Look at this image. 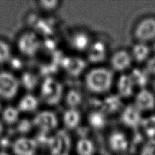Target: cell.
<instances>
[{
    "mask_svg": "<svg viewBox=\"0 0 155 155\" xmlns=\"http://www.w3.org/2000/svg\"><path fill=\"white\" fill-rule=\"evenodd\" d=\"M116 87L117 94L122 99H128L133 96L135 90V86L128 73H122L116 81Z\"/></svg>",
    "mask_w": 155,
    "mask_h": 155,
    "instance_id": "16",
    "label": "cell"
},
{
    "mask_svg": "<svg viewBox=\"0 0 155 155\" xmlns=\"http://www.w3.org/2000/svg\"><path fill=\"white\" fill-rule=\"evenodd\" d=\"M76 149L78 155H93L95 151L94 143L87 137L79 139L76 143Z\"/></svg>",
    "mask_w": 155,
    "mask_h": 155,
    "instance_id": "24",
    "label": "cell"
},
{
    "mask_svg": "<svg viewBox=\"0 0 155 155\" xmlns=\"http://www.w3.org/2000/svg\"><path fill=\"white\" fill-rule=\"evenodd\" d=\"M140 155H155V139H149L143 145Z\"/></svg>",
    "mask_w": 155,
    "mask_h": 155,
    "instance_id": "31",
    "label": "cell"
},
{
    "mask_svg": "<svg viewBox=\"0 0 155 155\" xmlns=\"http://www.w3.org/2000/svg\"><path fill=\"white\" fill-rule=\"evenodd\" d=\"M136 88H145L148 84L150 75L144 68L134 67L128 73Z\"/></svg>",
    "mask_w": 155,
    "mask_h": 155,
    "instance_id": "21",
    "label": "cell"
},
{
    "mask_svg": "<svg viewBox=\"0 0 155 155\" xmlns=\"http://www.w3.org/2000/svg\"><path fill=\"white\" fill-rule=\"evenodd\" d=\"M65 91L62 82L53 76L44 78L41 84L40 95L49 106H56L64 99Z\"/></svg>",
    "mask_w": 155,
    "mask_h": 155,
    "instance_id": "2",
    "label": "cell"
},
{
    "mask_svg": "<svg viewBox=\"0 0 155 155\" xmlns=\"http://www.w3.org/2000/svg\"><path fill=\"white\" fill-rule=\"evenodd\" d=\"M0 155H10V154L4 150H0Z\"/></svg>",
    "mask_w": 155,
    "mask_h": 155,
    "instance_id": "35",
    "label": "cell"
},
{
    "mask_svg": "<svg viewBox=\"0 0 155 155\" xmlns=\"http://www.w3.org/2000/svg\"><path fill=\"white\" fill-rule=\"evenodd\" d=\"M87 120L91 128L100 130L103 129L107 124V114L99 108H94L88 113Z\"/></svg>",
    "mask_w": 155,
    "mask_h": 155,
    "instance_id": "18",
    "label": "cell"
},
{
    "mask_svg": "<svg viewBox=\"0 0 155 155\" xmlns=\"http://www.w3.org/2000/svg\"><path fill=\"white\" fill-rule=\"evenodd\" d=\"M108 140L110 148L115 153H124L129 147L128 137L120 130H116L113 131L110 134Z\"/></svg>",
    "mask_w": 155,
    "mask_h": 155,
    "instance_id": "15",
    "label": "cell"
},
{
    "mask_svg": "<svg viewBox=\"0 0 155 155\" xmlns=\"http://www.w3.org/2000/svg\"><path fill=\"white\" fill-rule=\"evenodd\" d=\"M38 144L35 139L21 136L14 140L12 145L15 155H35Z\"/></svg>",
    "mask_w": 155,
    "mask_h": 155,
    "instance_id": "12",
    "label": "cell"
},
{
    "mask_svg": "<svg viewBox=\"0 0 155 155\" xmlns=\"http://www.w3.org/2000/svg\"><path fill=\"white\" fill-rule=\"evenodd\" d=\"M18 48L24 56L32 57L36 54L42 47V42L37 34L33 32L23 33L18 41Z\"/></svg>",
    "mask_w": 155,
    "mask_h": 155,
    "instance_id": "5",
    "label": "cell"
},
{
    "mask_svg": "<svg viewBox=\"0 0 155 155\" xmlns=\"http://www.w3.org/2000/svg\"><path fill=\"white\" fill-rule=\"evenodd\" d=\"M133 62L130 52L119 49L114 52L110 58V64L113 71L124 73L130 68Z\"/></svg>",
    "mask_w": 155,
    "mask_h": 155,
    "instance_id": "9",
    "label": "cell"
},
{
    "mask_svg": "<svg viewBox=\"0 0 155 155\" xmlns=\"http://www.w3.org/2000/svg\"><path fill=\"white\" fill-rule=\"evenodd\" d=\"M92 41L90 35L84 31H75L69 38L70 47L78 52H86Z\"/></svg>",
    "mask_w": 155,
    "mask_h": 155,
    "instance_id": "17",
    "label": "cell"
},
{
    "mask_svg": "<svg viewBox=\"0 0 155 155\" xmlns=\"http://www.w3.org/2000/svg\"><path fill=\"white\" fill-rule=\"evenodd\" d=\"M60 67L68 75L78 77L85 71L87 63L84 59L80 57L65 56L60 63Z\"/></svg>",
    "mask_w": 155,
    "mask_h": 155,
    "instance_id": "8",
    "label": "cell"
},
{
    "mask_svg": "<svg viewBox=\"0 0 155 155\" xmlns=\"http://www.w3.org/2000/svg\"><path fill=\"white\" fill-rule=\"evenodd\" d=\"M114 82L113 71L103 66H96L88 70L84 76V85L91 93L107 94Z\"/></svg>",
    "mask_w": 155,
    "mask_h": 155,
    "instance_id": "1",
    "label": "cell"
},
{
    "mask_svg": "<svg viewBox=\"0 0 155 155\" xmlns=\"http://www.w3.org/2000/svg\"><path fill=\"white\" fill-rule=\"evenodd\" d=\"M142 128L143 133L149 137V139H153L155 137V116L151 115L146 117H143L141 124L140 125Z\"/></svg>",
    "mask_w": 155,
    "mask_h": 155,
    "instance_id": "25",
    "label": "cell"
},
{
    "mask_svg": "<svg viewBox=\"0 0 155 155\" xmlns=\"http://www.w3.org/2000/svg\"><path fill=\"white\" fill-rule=\"evenodd\" d=\"M82 115L77 108H67L62 114V123L67 130H74L81 124Z\"/></svg>",
    "mask_w": 155,
    "mask_h": 155,
    "instance_id": "19",
    "label": "cell"
},
{
    "mask_svg": "<svg viewBox=\"0 0 155 155\" xmlns=\"http://www.w3.org/2000/svg\"><path fill=\"white\" fill-rule=\"evenodd\" d=\"M99 109L108 114H115L121 111L124 107L122 99L117 94H110L99 101Z\"/></svg>",
    "mask_w": 155,
    "mask_h": 155,
    "instance_id": "14",
    "label": "cell"
},
{
    "mask_svg": "<svg viewBox=\"0 0 155 155\" xmlns=\"http://www.w3.org/2000/svg\"><path fill=\"white\" fill-rule=\"evenodd\" d=\"M33 126V122L27 119L19 120L17 123L18 131L22 134H26L28 133L31 130Z\"/></svg>",
    "mask_w": 155,
    "mask_h": 155,
    "instance_id": "30",
    "label": "cell"
},
{
    "mask_svg": "<svg viewBox=\"0 0 155 155\" xmlns=\"http://www.w3.org/2000/svg\"><path fill=\"white\" fill-rule=\"evenodd\" d=\"M144 68L150 76H155V56L150 57L147 59L145 62Z\"/></svg>",
    "mask_w": 155,
    "mask_h": 155,
    "instance_id": "32",
    "label": "cell"
},
{
    "mask_svg": "<svg viewBox=\"0 0 155 155\" xmlns=\"http://www.w3.org/2000/svg\"><path fill=\"white\" fill-rule=\"evenodd\" d=\"M48 147L52 155H68L71 148V138L64 130L57 131L50 136Z\"/></svg>",
    "mask_w": 155,
    "mask_h": 155,
    "instance_id": "3",
    "label": "cell"
},
{
    "mask_svg": "<svg viewBox=\"0 0 155 155\" xmlns=\"http://www.w3.org/2000/svg\"><path fill=\"white\" fill-rule=\"evenodd\" d=\"M12 58V50L10 45L5 41L0 40V64L8 62Z\"/></svg>",
    "mask_w": 155,
    "mask_h": 155,
    "instance_id": "28",
    "label": "cell"
},
{
    "mask_svg": "<svg viewBox=\"0 0 155 155\" xmlns=\"http://www.w3.org/2000/svg\"><path fill=\"white\" fill-rule=\"evenodd\" d=\"M120 155H123V154H120Z\"/></svg>",
    "mask_w": 155,
    "mask_h": 155,
    "instance_id": "37",
    "label": "cell"
},
{
    "mask_svg": "<svg viewBox=\"0 0 155 155\" xmlns=\"http://www.w3.org/2000/svg\"><path fill=\"white\" fill-rule=\"evenodd\" d=\"M33 126L38 128L41 131L48 133L55 130L59 125V119L56 114L51 110H43L35 116L32 120Z\"/></svg>",
    "mask_w": 155,
    "mask_h": 155,
    "instance_id": "7",
    "label": "cell"
},
{
    "mask_svg": "<svg viewBox=\"0 0 155 155\" xmlns=\"http://www.w3.org/2000/svg\"><path fill=\"white\" fill-rule=\"evenodd\" d=\"M108 53L107 45L102 41L96 40L92 41L86 51L87 59L93 64H101L107 59Z\"/></svg>",
    "mask_w": 155,
    "mask_h": 155,
    "instance_id": "11",
    "label": "cell"
},
{
    "mask_svg": "<svg viewBox=\"0 0 155 155\" xmlns=\"http://www.w3.org/2000/svg\"><path fill=\"white\" fill-rule=\"evenodd\" d=\"M21 84L28 90H32L35 88L39 83V78L36 74L27 71L22 74L21 78Z\"/></svg>",
    "mask_w": 155,
    "mask_h": 155,
    "instance_id": "27",
    "label": "cell"
},
{
    "mask_svg": "<svg viewBox=\"0 0 155 155\" xmlns=\"http://www.w3.org/2000/svg\"><path fill=\"white\" fill-rule=\"evenodd\" d=\"M39 104V99L36 96L32 94H27L20 99L17 108L20 112L31 113L36 110Z\"/></svg>",
    "mask_w": 155,
    "mask_h": 155,
    "instance_id": "22",
    "label": "cell"
},
{
    "mask_svg": "<svg viewBox=\"0 0 155 155\" xmlns=\"http://www.w3.org/2000/svg\"><path fill=\"white\" fill-rule=\"evenodd\" d=\"M133 104L142 113L150 111L155 107V96L146 88L140 89L134 96Z\"/></svg>",
    "mask_w": 155,
    "mask_h": 155,
    "instance_id": "13",
    "label": "cell"
},
{
    "mask_svg": "<svg viewBox=\"0 0 155 155\" xmlns=\"http://www.w3.org/2000/svg\"><path fill=\"white\" fill-rule=\"evenodd\" d=\"M64 100L68 108H77L82 104L84 96L81 91L71 88L65 93Z\"/></svg>",
    "mask_w": 155,
    "mask_h": 155,
    "instance_id": "23",
    "label": "cell"
},
{
    "mask_svg": "<svg viewBox=\"0 0 155 155\" xmlns=\"http://www.w3.org/2000/svg\"><path fill=\"white\" fill-rule=\"evenodd\" d=\"M133 34L139 42L147 44L155 39V18L146 17L140 20L134 28Z\"/></svg>",
    "mask_w": 155,
    "mask_h": 155,
    "instance_id": "4",
    "label": "cell"
},
{
    "mask_svg": "<svg viewBox=\"0 0 155 155\" xmlns=\"http://www.w3.org/2000/svg\"><path fill=\"white\" fill-rule=\"evenodd\" d=\"M61 2L57 0H44L39 1L40 8L45 12L55 11L60 6Z\"/></svg>",
    "mask_w": 155,
    "mask_h": 155,
    "instance_id": "29",
    "label": "cell"
},
{
    "mask_svg": "<svg viewBox=\"0 0 155 155\" xmlns=\"http://www.w3.org/2000/svg\"><path fill=\"white\" fill-rule=\"evenodd\" d=\"M3 130H4V127H3V124L0 121V136H1L2 132H3Z\"/></svg>",
    "mask_w": 155,
    "mask_h": 155,
    "instance_id": "34",
    "label": "cell"
},
{
    "mask_svg": "<svg viewBox=\"0 0 155 155\" xmlns=\"http://www.w3.org/2000/svg\"><path fill=\"white\" fill-rule=\"evenodd\" d=\"M120 121L124 125L135 128L140 125L143 117L142 113L133 104L124 106L120 114Z\"/></svg>",
    "mask_w": 155,
    "mask_h": 155,
    "instance_id": "10",
    "label": "cell"
},
{
    "mask_svg": "<svg viewBox=\"0 0 155 155\" xmlns=\"http://www.w3.org/2000/svg\"><path fill=\"white\" fill-rule=\"evenodd\" d=\"M9 61L11 62L10 65L13 69L18 70L21 68L22 66V61L18 58H12Z\"/></svg>",
    "mask_w": 155,
    "mask_h": 155,
    "instance_id": "33",
    "label": "cell"
},
{
    "mask_svg": "<svg viewBox=\"0 0 155 155\" xmlns=\"http://www.w3.org/2000/svg\"><path fill=\"white\" fill-rule=\"evenodd\" d=\"M1 104L0 103V111H1Z\"/></svg>",
    "mask_w": 155,
    "mask_h": 155,
    "instance_id": "36",
    "label": "cell"
},
{
    "mask_svg": "<svg viewBox=\"0 0 155 155\" xmlns=\"http://www.w3.org/2000/svg\"><path fill=\"white\" fill-rule=\"evenodd\" d=\"M130 52L133 62L142 63L150 58V50L147 44L137 42L133 45Z\"/></svg>",
    "mask_w": 155,
    "mask_h": 155,
    "instance_id": "20",
    "label": "cell"
},
{
    "mask_svg": "<svg viewBox=\"0 0 155 155\" xmlns=\"http://www.w3.org/2000/svg\"><path fill=\"white\" fill-rule=\"evenodd\" d=\"M20 86L19 81L12 73L0 72V97L10 99L18 93Z\"/></svg>",
    "mask_w": 155,
    "mask_h": 155,
    "instance_id": "6",
    "label": "cell"
},
{
    "mask_svg": "<svg viewBox=\"0 0 155 155\" xmlns=\"http://www.w3.org/2000/svg\"><path fill=\"white\" fill-rule=\"evenodd\" d=\"M20 113L18 108L8 107L2 112V119L5 123L8 125L17 124L19 120Z\"/></svg>",
    "mask_w": 155,
    "mask_h": 155,
    "instance_id": "26",
    "label": "cell"
}]
</instances>
